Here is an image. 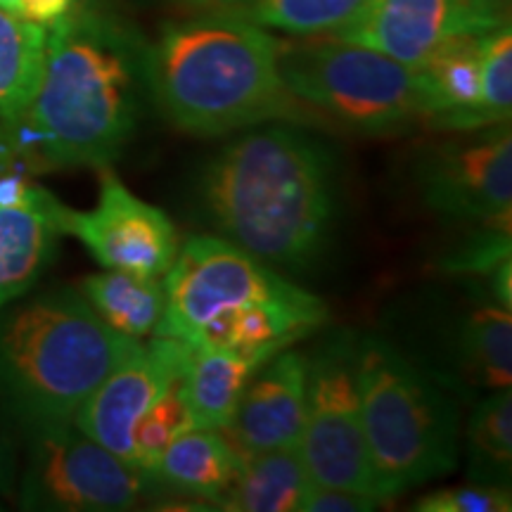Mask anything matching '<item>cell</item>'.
Wrapping results in <instances>:
<instances>
[{
    "instance_id": "6da1fadb",
    "label": "cell",
    "mask_w": 512,
    "mask_h": 512,
    "mask_svg": "<svg viewBox=\"0 0 512 512\" xmlns=\"http://www.w3.org/2000/svg\"><path fill=\"white\" fill-rule=\"evenodd\" d=\"M143 93L145 43L98 10L69 8L50 24L41 86L5 143L43 169H107L136 131Z\"/></svg>"
},
{
    "instance_id": "7a4b0ae2",
    "label": "cell",
    "mask_w": 512,
    "mask_h": 512,
    "mask_svg": "<svg viewBox=\"0 0 512 512\" xmlns=\"http://www.w3.org/2000/svg\"><path fill=\"white\" fill-rule=\"evenodd\" d=\"M335 159L290 126L247 133L207 164L200 204L223 238L259 261L304 268L323 254L335 219Z\"/></svg>"
},
{
    "instance_id": "3957f363",
    "label": "cell",
    "mask_w": 512,
    "mask_h": 512,
    "mask_svg": "<svg viewBox=\"0 0 512 512\" xmlns=\"http://www.w3.org/2000/svg\"><path fill=\"white\" fill-rule=\"evenodd\" d=\"M147 93L178 131L219 138L266 121H302L278 72L275 36L247 17L166 22L145 46Z\"/></svg>"
},
{
    "instance_id": "277c9868",
    "label": "cell",
    "mask_w": 512,
    "mask_h": 512,
    "mask_svg": "<svg viewBox=\"0 0 512 512\" xmlns=\"http://www.w3.org/2000/svg\"><path fill=\"white\" fill-rule=\"evenodd\" d=\"M138 344L112 330L81 290L24 294L0 306V401L24 430L72 422Z\"/></svg>"
},
{
    "instance_id": "5b68a950",
    "label": "cell",
    "mask_w": 512,
    "mask_h": 512,
    "mask_svg": "<svg viewBox=\"0 0 512 512\" xmlns=\"http://www.w3.org/2000/svg\"><path fill=\"white\" fill-rule=\"evenodd\" d=\"M356 382L368 463L382 503L453 472L460 415L441 384L380 335L356 339Z\"/></svg>"
},
{
    "instance_id": "8992f818",
    "label": "cell",
    "mask_w": 512,
    "mask_h": 512,
    "mask_svg": "<svg viewBox=\"0 0 512 512\" xmlns=\"http://www.w3.org/2000/svg\"><path fill=\"white\" fill-rule=\"evenodd\" d=\"M287 93L313 114L363 136H394L420 121L413 67L335 34L275 38Z\"/></svg>"
},
{
    "instance_id": "52a82bcc",
    "label": "cell",
    "mask_w": 512,
    "mask_h": 512,
    "mask_svg": "<svg viewBox=\"0 0 512 512\" xmlns=\"http://www.w3.org/2000/svg\"><path fill=\"white\" fill-rule=\"evenodd\" d=\"M356 339L354 332H335L306 356L299 456L309 482L377 498L361 422Z\"/></svg>"
},
{
    "instance_id": "ba28073f",
    "label": "cell",
    "mask_w": 512,
    "mask_h": 512,
    "mask_svg": "<svg viewBox=\"0 0 512 512\" xmlns=\"http://www.w3.org/2000/svg\"><path fill=\"white\" fill-rule=\"evenodd\" d=\"M29 432V460L19 484L24 510L121 512L131 510L152 482L74 422Z\"/></svg>"
},
{
    "instance_id": "9c48e42d",
    "label": "cell",
    "mask_w": 512,
    "mask_h": 512,
    "mask_svg": "<svg viewBox=\"0 0 512 512\" xmlns=\"http://www.w3.org/2000/svg\"><path fill=\"white\" fill-rule=\"evenodd\" d=\"M164 275L166 306L152 337H174L185 344H192L207 320L287 287V280L256 256L211 235L183 240Z\"/></svg>"
},
{
    "instance_id": "30bf717a",
    "label": "cell",
    "mask_w": 512,
    "mask_h": 512,
    "mask_svg": "<svg viewBox=\"0 0 512 512\" xmlns=\"http://www.w3.org/2000/svg\"><path fill=\"white\" fill-rule=\"evenodd\" d=\"M422 200L446 219L494 221L512 214L510 121L472 138L432 145L418 159Z\"/></svg>"
},
{
    "instance_id": "8fae6325",
    "label": "cell",
    "mask_w": 512,
    "mask_h": 512,
    "mask_svg": "<svg viewBox=\"0 0 512 512\" xmlns=\"http://www.w3.org/2000/svg\"><path fill=\"white\" fill-rule=\"evenodd\" d=\"M100 171V195L93 209L76 211L62 204V235L79 240L102 268L164 275L181 245L174 221L162 209L138 200L110 166Z\"/></svg>"
},
{
    "instance_id": "7c38bea8",
    "label": "cell",
    "mask_w": 512,
    "mask_h": 512,
    "mask_svg": "<svg viewBox=\"0 0 512 512\" xmlns=\"http://www.w3.org/2000/svg\"><path fill=\"white\" fill-rule=\"evenodd\" d=\"M188 358L190 344L181 339L152 337L147 344L140 342L81 403L74 413V427L133 467V430L138 420L171 384L181 380Z\"/></svg>"
},
{
    "instance_id": "4fadbf2b",
    "label": "cell",
    "mask_w": 512,
    "mask_h": 512,
    "mask_svg": "<svg viewBox=\"0 0 512 512\" xmlns=\"http://www.w3.org/2000/svg\"><path fill=\"white\" fill-rule=\"evenodd\" d=\"M503 24H510V17L498 15L482 0H370L335 36L418 67L448 38L486 34Z\"/></svg>"
},
{
    "instance_id": "5bb4252c",
    "label": "cell",
    "mask_w": 512,
    "mask_h": 512,
    "mask_svg": "<svg viewBox=\"0 0 512 512\" xmlns=\"http://www.w3.org/2000/svg\"><path fill=\"white\" fill-rule=\"evenodd\" d=\"M306 406V356L283 349L254 370L226 434L242 453L299 446Z\"/></svg>"
},
{
    "instance_id": "9a60e30c",
    "label": "cell",
    "mask_w": 512,
    "mask_h": 512,
    "mask_svg": "<svg viewBox=\"0 0 512 512\" xmlns=\"http://www.w3.org/2000/svg\"><path fill=\"white\" fill-rule=\"evenodd\" d=\"M325 320H328V306L316 294L287 283V287L271 297L256 299L240 309L207 320L190 347L230 351L264 363L320 328Z\"/></svg>"
},
{
    "instance_id": "2e32d148",
    "label": "cell",
    "mask_w": 512,
    "mask_h": 512,
    "mask_svg": "<svg viewBox=\"0 0 512 512\" xmlns=\"http://www.w3.org/2000/svg\"><path fill=\"white\" fill-rule=\"evenodd\" d=\"M482 36H453L434 48L415 69L420 93V121L439 131L484 128L482 100Z\"/></svg>"
},
{
    "instance_id": "e0dca14e",
    "label": "cell",
    "mask_w": 512,
    "mask_h": 512,
    "mask_svg": "<svg viewBox=\"0 0 512 512\" xmlns=\"http://www.w3.org/2000/svg\"><path fill=\"white\" fill-rule=\"evenodd\" d=\"M62 202L43 188L24 207L0 204V306L31 292L53 261L60 240Z\"/></svg>"
},
{
    "instance_id": "ac0fdd59",
    "label": "cell",
    "mask_w": 512,
    "mask_h": 512,
    "mask_svg": "<svg viewBox=\"0 0 512 512\" xmlns=\"http://www.w3.org/2000/svg\"><path fill=\"white\" fill-rule=\"evenodd\" d=\"M242 460L245 453L233 444L226 430L192 427L166 448L157 465L155 482L221 508L238 482Z\"/></svg>"
},
{
    "instance_id": "d6986e66",
    "label": "cell",
    "mask_w": 512,
    "mask_h": 512,
    "mask_svg": "<svg viewBox=\"0 0 512 512\" xmlns=\"http://www.w3.org/2000/svg\"><path fill=\"white\" fill-rule=\"evenodd\" d=\"M261 363L230 351L190 347L178 387L188 403L195 427L226 430L238 408L245 384Z\"/></svg>"
},
{
    "instance_id": "ffe728a7",
    "label": "cell",
    "mask_w": 512,
    "mask_h": 512,
    "mask_svg": "<svg viewBox=\"0 0 512 512\" xmlns=\"http://www.w3.org/2000/svg\"><path fill=\"white\" fill-rule=\"evenodd\" d=\"M48 29L0 8V128L5 136L34 102L46 64Z\"/></svg>"
},
{
    "instance_id": "44dd1931",
    "label": "cell",
    "mask_w": 512,
    "mask_h": 512,
    "mask_svg": "<svg viewBox=\"0 0 512 512\" xmlns=\"http://www.w3.org/2000/svg\"><path fill=\"white\" fill-rule=\"evenodd\" d=\"M79 290L95 313L126 337H152L162 323L166 292L159 275L105 268L83 278Z\"/></svg>"
},
{
    "instance_id": "7402d4cb",
    "label": "cell",
    "mask_w": 512,
    "mask_h": 512,
    "mask_svg": "<svg viewBox=\"0 0 512 512\" xmlns=\"http://www.w3.org/2000/svg\"><path fill=\"white\" fill-rule=\"evenodd\" d=\"M306 477L299 446L245 453L242 472L221 510L233 512H292L302 508Z\"/></svg>"
},
{
    "instance_id": "603a6c76",
    "label": "cell",
    "mask_w": 512,
    "mask_h": 512,
    "mask_svg": "<svg viewBox=\"0 0 512 512\" xmlns=\"http://www.w3.org/2000/svg\"><path fill=\"white\" fill-rule=\"evenodd\" d=\"M463 373L489 392L512 384V316L501 304L486 302L463 318L458 330Z\"/></svg>"
},
{
    "instance_id": "cb8c5ba5",
    "label": "cell",
    "mask_w": 512,
    "mask_h": 512,
    "mask_svg": "<svg viewBox=\"0 0 512 512\" xmlns=\"http://www.w3.org/2000/svg\"><path fill=\"white\" fill-rule=\"evenodd\" d=\"M467 475L470 482L510 486L512 472V394L491 392L467 420Z\"/></svg>"
},
{
    "instance_id": "d4e9b609",
    "label": "cell",
    "mask_w": 512,
    "mask_h": 512,
    "mask_svg": "<svg viewBox=\"0 0 512 512\" xmlns=\"http://www.w3.org/2000/svg\"><path fill=\"white\" fill-rule=\"evenodd\" d=\"M370 0H254L247 19L290 36L335 34L366 10Z\"/></svg>"
},
{
    "instance_id": "484cf974",
    "label": "cell",
    "mask_w": 512,
    "mask_h": 512,
    "mask_svg": "<svg viewBox=\"0 0 512 512\" xmlns=\"http://www.w3.org/2000/svg\"><path fill=\"white\" fill-rule=\"evenodd\" d=\"M192 427H195V420L183 399L181 387L174 382L147 408L133 430V467L150 482H155L157 465L166 448Z\"/></svg>"
},
{
    "instance_id": "4316f807",
    "label": "cell",
    "mask_w": 512,
    "mask_h": 512,
    "mask_svg": "<svg viewBox=\"0 0 512 512\" xmlns=\"http://www.w3.org/2000/svg\"><path fill=\"white\" fill-rule=\"evenodd\" d=\"M484 126L505 124L512 112V31L510 24L482 36V100Z\"/></svg>"
},
{
    "instance_id": "83f0119b",
    "label": "cell",
    "mask_w": 512,
    "mask_h": 512,
    "mask_svg": "<svg viewBox=\"0 0 512 512\" xmlns=\"http://www.w3.org/2000/svg\"><path fill=\"white\" fill-rule=\"evenodd\" d=\"M512 216V214H510ZM510 216L484 221L482 230L467 238L444 259V271L491 278L510 259Z\"/></svg>"
},
{
    "instance_id": "f1b7e54d",
    "label": "cell",
    "mask_w": 512,
    "mask_h": 512,
    "mask_svg": "<svg viewBox=\"0 0 512 512\" xmlns=\"http://www.w3.org/2000/svg\"><path fill=\"white\" fill-rule=\"evenodd\" d=\"M413 510L420 512H510V486L470 482L422 496Z\"/></svg>"
},
{
    "instance_id": "f546056e",
    "label": "cell",
    "mask_w": 512,
    "mask_h": 512,
    "mask_svg": "<svg viewBox=\"0 0 512 512\" xmlns=\"http://www.w3.org/2000/svg\"><path fill=\"white\" fill-rule=\"evenodd\" d=\"M377 508H380V501L373 496L309 482L299 512H370Z\"/></svg>"
},
{
    "instance_id": "4dcf8cb0",
    "label": "cell",
    "mask_w": 512,
    "mask_h": 512,
    "mask_svg": "<svg viewBox=\"0 0 512 512\" xmlns=\"http://www.w3.org/2000/svg\"><path fill=\"white\" fill-rule=\"evenodd\" d=\"M166 3L181 10L185 17H247L254 0H166Z\"/></svg>"
},
{
    "instance_id": "1f68e13d",
    "label": "cell",
    "mask_w": 512,
    "mask_h": 512,
    "mask_svg": "<svg viewBox=\"0 0 512 512\" xmlns=\"http://www.w3.org/2000/svg\"><path fill=\"white\" fill-rule=\"evenodd\" d=\"M74 0H19V15L31 19V22L50 27L55 19L72 8Z\"/></svg>"
},
{
    "instance_id": "d6a6232c",
    "label": "cell",
    "mask_w": 512,
    "mask_h": 512,
    "mask_svg": "<svg viewBox=\"0 0 512 512\" xmlns=\"http://www.w3.org/2000/svg\"><path fill=\"white\" fill-rule=\"evenodd\" d=\"M15 486V456L8 437L0 432V494H10Z\"/></svg>"
},
{
    "instance_id": "836d02e7",
    "label": "cell",
    "mask_w": 512,
    "mask_h": 512,
    "mask_svg": "<svg viewBox=\"0 0 512 512\" xmlns=\"http://www.w3.org/2000/svg\"><path fill=\"white\" fill-rule=\"evenodd\" d=\"M484 5H489L491 10H496L498 15L510 17V0H482Z\"/></svg>"
},
{
    "instance_id": "e575fe53",
    "label": "cell",
    "mask_w": 512,
    "mask_h": 512,
    "mask_svg": "<svg viewBox=\"0 0 512 512\" xmlns=\"http://www.w3.org/2000/svg\"><path fill=\"white\" fill-rule=\"evenodd\" d=\"M0 8L12 10V12H17V15H19V0H0Z\"/></svg>"
}]
</instances>
